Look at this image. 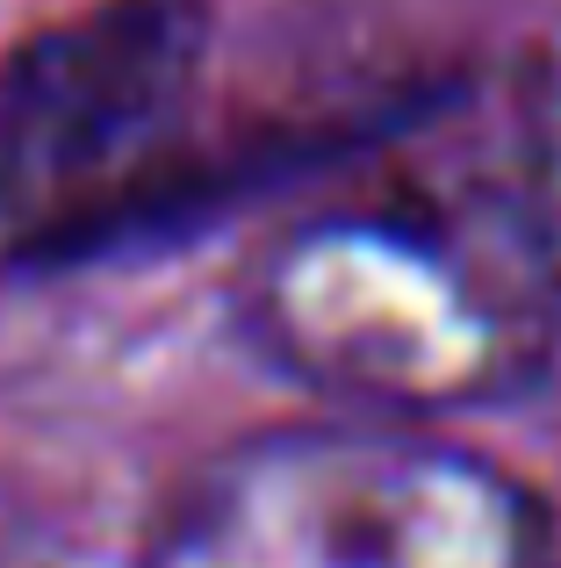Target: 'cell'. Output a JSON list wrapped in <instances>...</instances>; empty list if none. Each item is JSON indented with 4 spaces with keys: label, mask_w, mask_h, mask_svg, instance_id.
I'll return each mask as SVG.
<instances>
[{
    "label": "cell",
    "mask_w": 561,
    "mask_h": 568,
    "mask_svg": "<svg viewBox=\"0 0 561 568\" xmlns=\"http://www.w3.org/2000/svg\"><path fill=\"white\" fill-rule=\"evenodd\" d=\"M137 568H554V518L425 425L324 417L202 454L159 497Z\"/></svg>",
    "instance_id": "cell-1"
},
{
    "label": "cell",
    "mask_w": 561,
    "mask_h": 568,
    "mask_svg": "<svg viewBox=\"0 0 561 568\" xmlns=\"http://www.w3.org/2000/svg\"><path fill=\"white\" fill-rule=\"evenodd\" d=\"M245 332L280 375L381 425L504 403L540 367L533 303L425 209L295 223L245 274Z\"/></svg>",
    "instance_id": "cell-2"
},
{
    "label": "cell",
    "mask_w": 561,
    "mask_h": 568,
    "mask_svg": "<svg viewBox=\"0 0 561 568\" xmlns=\"http://www.w3.org/2000/svg\"><path fill=\"white\" fill-rule=\"evenodd\" d=\"M210 0H86L0 58V266L101 231L181 130Z\"/></svg>",
    "instance_id": "cell-3"
},
{
    "label": "cell",
    "mask_w": 561,
    "mask_h": 568,
    "mask_svg": "<svg viewBox=\"0 0 561 568\" xmlns=\"http://www.w3.org/2000/svg\"><path fill=\"white\" fill-rule=\"evenodd\" d=\"M526 245H533L540 281L561 295V22L533 51L526 72Z\"/></svg>",
    "instance_id": "cell-4"
},
{
    "label": "cell",
    "mask_w": 561,
    "mask_h": 568,
    "mask_svg": "<svg viewBox=\"0 0 561 568\" xmlns=\"http://www.w3.org/2000/svg\"><path fill=\"white\" fill-rule=\"evenodd\" d=\"M0 568H43L37 561V526L8 504V489H0Z\"/></svg>",
    "instance_id": "cell-5"
}]
</instances>
